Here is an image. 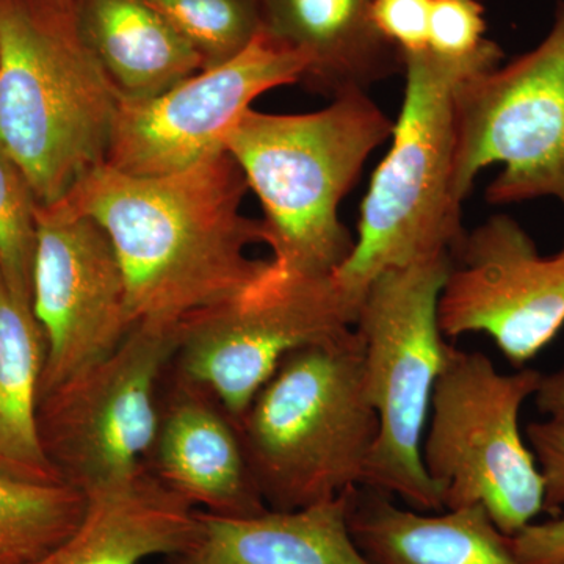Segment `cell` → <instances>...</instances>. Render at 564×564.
Returning <instances> with one entry per match:
<instances>
[{
	"label": "cell",
	"mask_w": 564,
	"mask_h": 564,
	"mask_svg": "<svg viewBox=\"0 0 564 564\" xmlns=\"http://www.w3.org/2000/svg\"><path fill=\"white\" fill-rule=\"evenodd\" d=\"M77 14L121 99L155 98L204 69L198 52L147 0H77Z\"/></svg>",
	"instance_id": "cell-19"
},
{
	"label": "cell",
	"mask_w": 564,
	"mask_h": 564,
	"mask_svg": "<svg viewBox=\"0 0 564 564\" xmlns=\"http://www.w3.org/2000/svg\"><path fill=\"white\" fill-rule=\"evenodd\" d=\"M44 361L46 339L31 300L11 291L0 273V473L62 481L40 440Z\"/></svg>",
	"instance_id": "cell-20"
},
{
	"label": "cell",
	"mask_w": 564,
	"mask_h": 564,
	"mask_svg": "<svg viewBox=\"0 0 564 564\" xmlns=\"http://www.w3.org/2000/svg\"><path fill=\"white\" fill-rule=\"evenodd\" d=\"M485 7L480 0H433L429 50L440 57L463 61L485 50Z\"/></svg>",
	"instance_id": "cell-24"
},
{
	"label": "cell",
	"mask_w": 564,
	"mask_h": 564,
	"mask_svg": "<svg viewBox=\"0 0 564 564\" xmlns=\"http://www.w3.org/2000/svg\"><path fill=\"white\" fill-rule=\"evenodd\" d=\"M541 377L532 367L499 372L484 352L452 345L422 441L423 466L444 508L481 505L510 538L544 511L543 475L519 423Z\"/></svg>",
	"instance_id": "cell-7"
},
{
	"label": "cell",
	"mask_w": 564,
	"mask_h": 564,
	"mask_svg": "<svg viewBox=\"0 0 564 564\" xmlns=\"http://www.w3.org/2000/svg\"><path fill=\"white\" fill-rule=\"evenodd\" d=\"M525 437L543 475L544 511L556 516L564 507V421L529 423Z\"/></svg>",
	"instance_id": "cell-26"
},
{
	"label": "cell",
	"mask_w": 564,
	"mask_h": 564,
	"mask_svg": "<svg viewBox=\"0 0 564 564\" xmlns=\"http://www.w3.org/2000/svg\"><path fill=\"white\" fill-rule=\"evenodd\" d=\"M300 52L265 32L231 61L152 99H121L106 165L133 177L184 172L225 151L226 133L258 96L302 82Z\"/></svg>",
	"instance_id": "cell-11"
},
{
	"label": "cell",
	"mask_w": 564,
	"mask_h": 564,
	"mask_svg": "<svg viewBox=\"0 0 564 564\" xmlns=\"http://www.w3.org/2000/svg\"><path fill=\"white\" fill-rule=\"evenodd\" d=\"M87 496L63 481L0 473V564H36L79 527Z\"/></svg>",
	"instance_id": "cell-21"
},
{
	"label": "cell",
	"mask_w": 564,
	"mask_h": 564,
	"mask_svg": "<svg viewBox=\"0 0 564 564\" xmlns=\"http://www.w3.org/2000/svg\"><path fill=\"white\" fill-rule=\"evenodd\" d=\"M433 0H373L372 21L377 31L400 54L429 50Z\"/></svg>",
	"instance_id": "cell-25"
},
{
	"label": "cell",
	"mask_w": 564,
	"mask_h": 564,
	"mask_svg": "<svg viewBox=\"0 0 564 564\" xmlns=\"http://www.w3.org/2000/svg\"><path fill=\"white\" fill-rule=\"evenodd\" d=\"M180 334L140 323L102 361L41 397V445L62 481L88 494L147 469Z\"/></svg>",
	"instance_id": "cell-9"
},
{
	"label": "cell",
	"mask_w": 564,
	"mask_h": 564,
	"mask_svg": "<svg viewBox=\"0 0 564 564\" xmlns=\"http://www.w3.org/2000/svg\"><path fill=\"white\" fill-rule=\"evenodd\" d=\"M85 496L79 527L36 564H143L177 554L195 533L198 508L147 469Z\"/></svg>",
	"instance_id": "cell-18"
},
{
	"label": "cell",
	"mask_w": 564,
	"mask_h": 564,
	"mask_svg": "<svg viewBox=\"0 0 564 564\" xmlns=\"http://www.w3.org/2000/svg\"><path fill=\"white\" fill-rule=\"evenodd\" d=\"M445 337L488 334L516 369L527 367L564 328V247L538 251L508 215L466 232L441 292Z\"/></svg>",
	"instance_id": "cell-13"
},
{
	"label": "cell",
	"mask_w": 564,
	"mask_h": 564,
	"mask_svg": "<svg viewBox=\"0 0 564 564\" xmlns=\"http://www.w3.org/2000/svg\"><path fill=\"white\" fill-rule=\"evenodd\" d=\"M533 399L541 413L547 415L549 419H563L564 421V361L555 372L541 377Z\"/></svg>",
	"instance_id": "cell-28"
},
{
	"label": "cell",
	"mask_w": 564,
	"mask_h": 564,
	"mask_svg": "<svg viewBox=\"0 0 564 564\" xmlns=\"http://www.w3.org/2000/svg\"><path fill=\"white\" fill-rule=\"evenodd\" d=\"M454 104L456 202L463 206L481 170L502 165L486 202L552 196L564 209V0L536 47L459 82Z\"/></svg>",
	"instance_id": "cell-8"
},
{
	"label": "cell",
	"mask_w": 564,
	"mask_h": 564,
	"mask_svg": "<svg viewBox=\"0 0 564 564\" xmlns=\"http://www.w3.org/2000/svg\"><path fill=\"white\" fill-rule=\"evenodd\" d=\"M32 307L46 339L40 399L111 355L135 326L109 234L66 199L36 209Z\"/></svg>",
	"instance_id": "cell-12"
},
{
	"label": "cell",
	"mask_w": 564,
	"mask_h": 564,
	"mask_svg": "<svg viewBox=\"0 0 564 564\" xmlns=\"http://www.w3.org/2000/svg\"><path fill=\"white\" fill-rule=\"evenodd\" d=\"M36 203L24 174L0 150V273L11 291L32 302Z\"/></svg>",
	"instance_id": "cell-23"
},
{
	"label": "cell",
	"mask_w": 564,
	"mask_h": 564,
	"mask_svg": "<svg viewBox=\"0 0 564 564\" xmlns=\"http://www.w3.org/2000/svg\"><path fill=\"white\" fill-rule=\"evenodd\" d=\"M522 564H564V514L533 522L511 538Z\"/></svg>",
	"instance_id": "cell-27"
},
{
	"label": "cell",
	"mask_w": 564,
	"mask_h": 564,
	"mask_svg": "<svg viewBox=\"0 0 564 564\" xmlns=\"http://www.w3.org/2000/svg\"><path fill=\"white\" fill-rule=\"evenodd\" d=\"M452 265L451 252H440L381 273L367 288L355 325L380 426L362 486L400 497L422 513L444 508L423 466L422 441L434 384L452 348L440 325L441 292Z\"/></svg>",
	"instance_id": "cell-6"
},
{
	"label": "cell",
	"mask_w": 564,
	"mask_h": 564,
	"mask_svg": "<svg viewBox=\"0 0 564 564\" xmlns=\"http://www.w3.org/2000/svg\"><path fill=\"white\" fill-rule=\"evenodd\" d=\"M198 52L204 69L231 61L261 32L259 0H147Z\"/></svg>",
	"instance_id": "cell-22"
},
{
	"label": "cell",
	"mask_w": 564,
	"mask_h": 564,
	"mask_svg": "<svg viewBox=\"0 0 564 564\" xmlns=\"http://www.w3.org/2000/svg\"><path fill=\"white\" fill-rule=\"evenodd\" d=\"M144 467L206 513L247 518L269 510L252 477L239 422L209 391L174 373L172 364Z\"/></svg>",
	"instance_id": "cell-14"
},
{
	"label": "cell",
	"mask_w": 564,
	"mask_h": 564,
	"mask_svg": "<svg viewBox=\"0 0 564 564\" xmlns=\"http://www.w3.org/2000/svg\"><path fill=\"white\" fill-rule=\"evenodd\" d=\"M348 529L370 564H522L481 505L429 514L359 486L350 492Z\"/></svg>",
	"instance_id": "cell-17"
},
{
	"label": "cell",
	"mask_w": 564,
	"mask_h": 564,
	"mask_svg": "<svg viewBox=\"0 0 564 564\" xmlns=\"http://www.w3.org/2000/svg\"><path fill=\"white\" fill-rule=\"evenodd\" d=\"M351 491L302 510L269 508L247 518L198 510L192 540L162 564H370L348 529Z\"/></svg>",
	"instance_id": "cell-16"
},
{
	"label": "cell",
	"mask_w": 564,
	"mask_h": 564,
	"mask_svg": "<svg viewBox=\"0 0 564 564\" xmlns=\"http://www.w3.org/2000/svg\"><path fill=\"white\" fill-rule=\"evenodd\" d=\"M361 303L334 274L278 276L182 323L172 370L202 386L240 422L291 352L355 328Z\"/></svg>",
	"instance_id": "cell-10"
},
{
	"label": "cell",
	"mask_w": 564,
	"mask_h": 564,
	"mask_svg": "<svg viewBox=\"0 0 564 564\" xmlns=\"http://www.w3.org/2000/svg\"><path fill=\"white\" fill-rule=\"evenodd\" d=\"M120 102L77 0H0V150L39 206L61 203L106 163Z\"/></svg>",
	"instance_id": "cell-2"
},
{
	"label": "cell",
	"mask_w": 564,
	"mask_h": 564,
	"mask_svg": "<svg viewBox=\"0 0 564 564\" xmlns=\"http://www.w3.org/2000/svg\"><path fill=\"white\" fill-rule=\"evenodd\" d=\"M373 0H259L261 29L307 62L303 84L329 99L367 91L403 70L400 51L377 31Z\"/></svg>",
	"instance_id": "cell-15"
},
{
	"label": "cell",
	"mask_w": 564,
	"mask_h": 564,
	"mask_svg": "<svg viewBox=\"0 0 564 564\" xmlns=\"http://www.w3.org/2000/svg\"><path fill=\"white\" fill-rule=\"evenodd\" d=\"M402 58L406 87L391 150L361 204L350 258L333 273L359 303L388 270L440 252L454 258L466 236L454 193L455 88L466 77L497 68L503 51L491 40L463 61L430 50Z\"/></svg>",
	"instance_id": "cell-4"
},
{
	"label": "cell",
	"mask_w": 564,
	"mask_h": 564,
	"mask_svg": "<svg viewBox=\"0 0 564 564\" xmlns=\"http://www.w3.org/2000/svg\"><path fill=\"white\" fill-rule=\"evenodd\" d=\"M239 426L270 510H302L362 486L380 426L356 329L291 352Z\"/></svg>",
	"instance_id": "cell-5"
},
{
	"label": "cell",
	"mask_w": 564,
	"mask_h": 564,
	"mask_svg": "<svg viewBox=\"0 0 564 564\" xmlns=\"http://www.w3.org/2000/svg\"><path fill=\"white\" fill-rule=\"evenodd\" d=\"M250 191L229 152L159 177L109 165L93 170L66 196L109 234L120 259L133 323L181 326L258 284L270 261L248 256L263 243L262 220L245 217Z\"/></svg>",
	"instance_id": "cell-1"
},
{
	"label": "cell",
	"mask_w": 564,
	"mask_h": 564,
	"mask_svg": "<svg viewBox=\"0 0 564 564\" xmlns=\"http://www.w3.org/2000/svg\"><path fill=\"white\" fill-rule=\"evenodd\" d=\"M395 121L367 91H348L302 115L247 110L225 137L263 209V243L278 276H326L355 248L340 203Z\"/></svg>",
	"instance_id": "cell-3"
}]
</instances>
